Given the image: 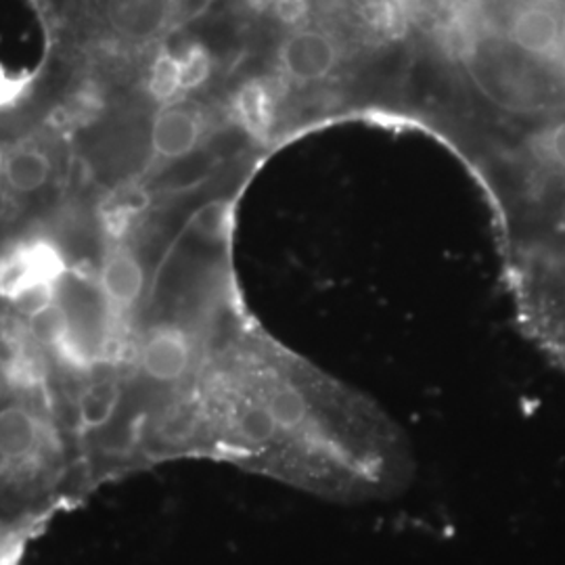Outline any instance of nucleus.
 <instances>
[{
    "instance_id": "f257e3e1",
    "label": "nucleus",
    "mask_w": 565,
    "mask_h": 565,
    "mask_svg": "<svg viewBox=\"0 0 565 565\" xmlns=\"http://www.w3.org/2000/svg\"><path fill=\"white\" fill-rule=\"evenodd\" d=\"M340 44L321 28H294L279 42L277 60L294 82L312 84L333 74L340 63Z\"/></svg>"
},
{
    "instance_id": "f03ea898",
    "label": "nucleus",
    "mask_w": 565,
    "mask_h": 565,
    "mask_svg": "<svg viewBox=\"0 0 565 565\" xmlns=\"http://www.w3.org/2000/svg\"><path fill=\"white\" fill-rule=\"evenodd\" d=\"M103 306L109 323H126L141 306L145 273L130 249H116L99 275Z\"/></svg>"
},
{
    "instance_id": "7ed1b4c3",
    "label": "nucleus",
    "mask_w": 565,
    "mask_h": 565,
    "mask_svg": "<svg viewBox=\"0 0 565 565\" xmlns=\"http://www.w3.org/2000/svg\"><path fill=\"white\" fill-rule=\"evenodd\" d=\"M507 39L525 55L548 57L562 44V20L548 4L532 2L509 20Z\"/></svg>"
},
{
    "instance_id": "20e7f679",
    "label": "nucleus",
    "mask_w": 565,
    "mask_h": 565,
    "mask_svg": "<svg viewBox=\"0 0 565 565\" xmlns=\"http://www.w3.org/2000/svg\"><path fill=\"white\" fill-rule=\"evenodd\" d=\"M202 139V121L186 107H168L151 126V149L162 160H181Z\"/></svg>"
},
{
    "instance_id": "39448f33",
    "label": "nucleus",
    "mask_w": 565,
    "mask_h": 565,
    "mask_svg": "<svg viewBox=\"0 0 565 565\" xmlns=\"http://www.w3.org/2000/svg\"><path fill=\"white\" fill-rule=\"evenodd\" d=\"M53 163L39 149H20L4 162V179L18 193H36L51 181Z\"/></svg>"
},
{
    "instance_id": "423d86ee",
    "label": "nucleus",
    "mask_w": 565,
    "mask_h": 565,
    "mask_svg": "<svg viewBox=\"0 0 565 565\" xmlns=\"http://www.w3.org/2000/svg\"><path fill=\"white\" fill-rule=\"evenodd\" d=\"M546 158L565 170V118L553 124L543 139Z\"/></svg>"
},
{
    "instance_id": "0eeeda50",
    "label": "nucleus",
    "mask_w": 565,
    "mask_h": 565,
    "mask_svg": "<svg viewBox=\"0 0 565 565\" xmlns=\"http://www.w3.org/2000/svg\"><path fill=\"white\" fill-rule=\"evenodd\" d=\"M532 2H543V4H548V2H555V0H532Z\"/></svg>"
}]
</instances>
